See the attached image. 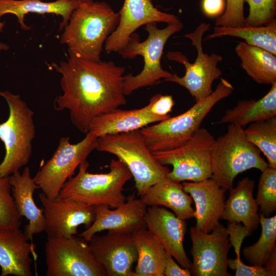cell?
<instances>
[{"mask_svg": "<svg viewBox=\"0 0 276 276\" xmlns=\"http://www.w3.org/2000/svg\"><path fill=\"white\" fill-rule=\"evenodd\" d=\"M51 66L61 75L63 94L56 97V110H67L73 124L87 133L97 117L126 103L123 92L125 68L113 61H94L69 56Z\"/></svg>", "mask_w": 276, "mask_h": 276, "instance_id": "6da1fadb", "label": "cell"}, {"mask_svg": "<svg viewBox=\"0 0 276 276\" xmlns=\"http://www.w3.org/2000/svg\"><path fill=\"white\" fill-rule=\"evenodd\" d=\"M119 20V13L105 2L80 3L63 28L60 42L67 47L69 56L99 61L103 45Z\"/></svg>", "mask_w": 276, "mask_h": 276, "instance_id": "7a4b0ae2", "label": "cell"}, {"mask_svg": "<svg viewBox=\"0 0 276 276\" xmlns=\"http://www.w3.org/2000/svg\"><path fill=\"white\" fill-rule=\"evenodd\" d=\"M234 90L228 80L221 78L211 95L196 102L185 112L140 129L146 146L151 152H154L181 146L200 128L203 120L215 105L229 96Z\"/></svg>", "mask_w": 276, "mask_h": 276, "instance_id": "3957f363", "label": "cell"}, {"mask_svg": "<svg viewBox=\"0 0 276 276\" xmlns=\"http://www.w3.org/2000/svg\"><path fill=\"white\" fill-rule=\"evenodd\" d=\"M76 175L68 179L59 192L58 197L97 206L106 205L117 208L126 200L123 187L132 177L127 166L119 159L111 160L109 171L93 174L87 171L89 163H81Z\"/></svg>", "mask_w": 276, "mask_h": 276, "instance_id": "277c9868", "label": "cell"}, {"mask_svg": "<svg viewBox=\"0 0 276 276\" xmlns=\"http://www.w3.org/2000/svg\"><path fill=\"white\" fill-rule=\"evenodd\" d=\"M96 149L116 155L127 166L140 197L170 171L155 158L139 129L100 136L97 138Z\"/></svg>", "mask_w": 276, "mask_h": 276, "instance_id": "5b68a950", "label": "cell"}, {"mask_svg": "<svg viewBox=\"0 0 276 276\" xmlns=\"http://www.w3.org/2000/svg\"><path fill=\"white\" fill-rule=\"evenodd\" d=\"M148 33L147 38L141 42L139 35L133 33L126 44L118 53L125 59H133L137 56L143 57L144 65L139 74L133 76L129 73L124 76L123 92L125 96L130 95L141 87L152 86L161 79L171 75L161 65V58L164 47L169 38L180 31L183 25L180 21L168 24L164 29H159L155 22L145 25Z\"/></svg>", "mask_w": 276, "mask_h": 276, "instance_id": "8992f818", "label": "cell"}, {"mask_svg": "<svg viewBox=\"0 0 276 276\" xmlns=\"http://www.w3.org/2000/svg\"><path fill=\"white\" fill-rule=\"evenodd\" d=\"M268 167L260 150L245 137L242 127L229 124L226 132L216 140L211 154L212 178L229 191L235 177L247 170L261 172Z\"/></svg>", "mask_w": 276, "mask_h": 276, "instance_id": "52a82bcc", "label": "cell"}, {"mask_svg": "<svg viewBox=\"0 0 276 276\" xmlns=\"http://www.w3.org/2000/svg\"><path fill=\"white\" fill-rule=\"evenodd\" d=\"M9 110L7 120L0 123V140L5 155L0 163V177L9 176L29 162L32 155V141L36 134L34 112L19 95L0 91Z\"/></svg>", "mask_w": 276, "mask_h": 276, "instance_id": "ba28073f", "label": "cell"}, {"mask_svg": "<svg viewBox=\"0 0 276 276\" xmlns=\"http://www.w3.org/2000/svg\"><path fill=\"white\" fill-rule=\"evenodd\" d=\"M210 27V24L203 22L193 32L185 35V37L191 41L197 51V57L193 63L190 62L187 56L179 51H171L167 54L169 60L183 64L186 72L182 77L172 74L164 81L175 83L186 88L195 98L196 102L212 94L214 81L222 75L218 64L222 60V57L215 53L209 55L204 53L202 49V37Z\"/></svg>", "mask_w": 276, "mask_h": 276, "instance_id": "9c48e42d", "label": "cell"}, {"mask_svg": "<svg viewBox=\"0 0 276 276\" xmlns=\"http://www.w3.org/2000/svg\"><path fill=\"white\" fill-rule=\"evenodd\" d=\"M215 141L208 130L200 128L181 146L152 153L162 165L172 166L168 178L179 182L199 181L212 176L211 154Z\"/></svg>", "mask_w": 276, "mask_h": 276, "instance_id": "30bf717a", "label": "cell"}, {"mask_svg": "<svg viewBox=\"0 0 276 276\" xmlns=\"http://www.w3.org/2000/svg\"><path fill=\"white\" fill-rule=\"evenodd\" d=\"M97 138L89 131L76 144H71L69 137L60 139L52 156L33 177L43 194L50 199L58 196L62 186L73 176L77 167L96 149Z\"/></svg>", "mask_w": 276, "mask_h": 276, "instance_id": "8fae6325", "label": "cell"}, {"mask_svg": "<svg viewBox=\"0 0 276 276\" xmlns=\"http://www.w3.org/2000/svg\"><path fill=\"white\" fill-rule=\"evenodd\" d=\"M47 276H107L82 237L48 238L45 244Z\"/></svg>", "mask_w": 276, "mask_h": 276, "instance_id": "7c38bea8", "label": "cell"}, {"mask_svg": "<svg viewBox=\"0 0 276 276\" xmlns=\"http://www.w3.org/2000/svg\"><path fill=\"white\" fill-rule=\"evenodd\" d=\"M193 276H229L228 254L231 245L226 228L220 224L209 233L190 229Z\"/></svg>", "mask_w": 276, "mask_h": 276, "instance_id": "4fadbf2b", "label": "cell"}, {"mask_svg": "<svg viewBox=\"0 0 276 276\" xmlns=\"http://www.w3.org/2000/svg\"><path fill=\"white\" fill-rule=\"evenodd\" d=\"M39 198L43 206L47 238H70L77 234L79 226L83 224L87 228L95 219V206L58 197L50 199L42 193Z\"/></svg>", "mask_w": 276, "mask_h": 276, "instance_id": "5bb4252c", "label": "cell"}, {"mask_svg": "<svg viewBox=\"0 0 276 276\" xmlns=\"http://www.w3.org/2000/svg\"><path fill=\"white\" fill-rule=\"evenodd\" d=\"M88 243L107 276H135L132 268L137 253L130 234L108 232L102 236L94 235Z\"/></svg>", "mask_w": 276, "mask_h": 276, "instance_id": "9a60e30c", "label": "cell"}, {"mask_svg": "<svg viewBox=\"0 0 276 276\" xmlns=\"http://www.w3.org/2000/svg\"><path fill=\"white\" fill-rule=\"evenodd\" d=\"M119 13V24L104 43L108 53L121 50L130 36L143 25L153 22L169 24L180 21L174 14L158 10L152 0H124Z\"/></svg>", "mask_w": 276, "mask_h": 276, "instance_id": "2e32d148", "label": "cell"}, {"mask_svg": "<svg viewBox=\"0 0 276 276\" xmlns=\"http://www.w3.org/2000/svg\"><path fill=\"white\" fill-rule=\"evenodd\" d=\"M147 205L141 199L130 195L124 203L113 210L106 205L95 206V219L91 225L79 235L87 242L96 233L108 232L131 234L146 228L144 216Z\"/></svg>", "mask_w": 276, "mask_h": 276, "instance_id": "e0dca14e", "label": "cell"}, {"mask_svg": "<svg viewBox=\"0 0 276 276\" xmlns=\"http://www.w3.org/2000/svg\"><path fill=\"white\" fill-rule=\"evenodd\" d=\"M146 228L157 240L165 251L182 267L190 269L192 262L183 246L187 231L185 220L158 205L149 206L144 216Z\"/></svg>", "mask_w": 276, "mask_h": 276, "instance_id": "ac0fdd59", "label": "cell"}, {"mask_svg": "<svg viewBox=\"0 0 276 276\" xmlns=\"http://www.w3.org/2000/svg\"><path fill=\"white\" fill-rule=\"evenodd\" d=\"M182 185L195 203V227L204 233L211 232L220 224L226 190L211 177L199 181H183Z\"/></svg>", "mask_w": 276, "mask_h": 276, "instance_id": "d6986e66", "label": "cell"}, {"mask_svg": "<svg viewBox=\"0 0 276 276\" xmlns=\"http://www.w3.org/2000/svg\"><path fill=\"white\" fill-rule=\"evenodd\" d=\"M20 229H0L1 276H32L31 255L36 260L35 245Z\"/></svg>", "mask_w": 276, "mask_h": 276, "instance_id": "ffe728a7", "label": "cell"}, {"mask_svg": "<svg viewBox=\"0 0 276 276\" xmlns=\"http://www.w3.org/2000/svg\"><path fill=\"white\" fill-rule=\"evenodd\" d=\"M9 181L17 210L21 217H25L29 221L24 233L27 239L33 243V235L45 229L43 209L37 207L33 196L35 190L39 187L31 177L28 167H26L21 173L18 171L9 176Z\"/></svg>", "mask_w": 276, "mask_h": 276, "instance_id": "44dd1931", "label": "cell"}, {"mask_svg": "<svg viewBox=\"0 0 276 276\" xmlns=\"http://www.w3.org/2000/svg\"><path fill=\"white\" fill-rule=\"evenodd\" d=\"M149 102L135 109H116L96 117L91 122L89 131L97 137L105 135L140 129L149 124L166 119L156 116L150 111Z\"/></svg>", "mask_w": 276, "mask_h": 276, "instance_id": "7402d4cb", "label": "cell"}, {"mask_svg": "<svg viewBox=\"0 0 276 276\" xmlns=\"http://www.w3.org/2000/svg\"><path fill=\"white\" fill-rule=\"evenodd\" d=\"M255 181L245 177L239 181L235 188L229 192L220 219L229 222L243 223L252 232L260 224L258 205L253 196Z\"/></svg>", "mask_w": 276, "mask_h": 276, "instance_id": "603a6c76", "label": "cell"}, {"mask_svg": "<svg viewBox=\"0 0 276 276\" xmlns=\"http://www.w3.org/2000/svg\"><path fill=\"white\" fill-rule=\"evenodd\" d=\"M78 6L79 3L75 0H56L49 2L42 0H0V32L3 31L5 26V23L1 21V18L7 14L15 15L22 30H30V27L24 22L25 15L29 13L61 16L62 21L59 25L61 30L67 25L72 13Z\"/></svg>", "mask_w": 276, "mask_h": 276, "instance_id": "cb8c5ba5", "label": "cell"}, {"mask_svg": "<svg viewBox=\"0 0 276 276\" xmlns=\"http://www.w3.org/2000/svg\"><path fill=\"white\" fill-rule=\"evenodd\" d=\"M140 198L147 206H164L181 219L195 217L191 196L185 191L182 183L166 176L150 187Z\"/></svg>", "mask_w": 276, "mask_h": 276, "instance_id": "d4e9b609", "label": "cell"}, {"mask_svg": "<svg viewBox=\"0 0 276 276\" xmlns=\"http://www.w3.org/2000/svg\"><path fill=\"white\" fill-rule=\"evenodd\" d=\"M258 100H241L227 110L216 124H232L243 127L251 123L276 116V82Z\"/></svg>", "mask_w": 276, "mask_h": 276, "instance_id": "484cf974", "label": "cell"}, {"mask_svg": "<svg viewBox=\"0 0 276 276\" xmlns=\"http://www.w3.org/2000/svg\"><path fill=\"white\" fill-rule=\"evenodd\" d=\"M131 235L137 253L135 276H165L166 252L157 240L147 228Z\"/></svg>", "mask_w": 276, "mask_h": 276, "instance_id": "4316f807", "label": "cell"}, {"mask_svg": "<svg viewBox=\"0 0 276 276\" xmlns=\"http://www.w3.org/2000/svg\"><path fill=\"white\" fill-rule=\"evenodd\" d=\"M235 51L241 67L254 81L267 85L276 82L275 55L245 42H239Z\"/></svg>", "mask_w": 276, "mask_h": 276, "instance_id": "83f0119b", "label": "cell"}, {"mask_svg": "<svg viewBox=\"0 0 276 276\" xmlns=\"http://www.w3.org/2000/svg\"><path fill=\"white\" fill-rule=\"evenodd\" d=\"M223 36L243 39L247 44L263 49L276 56V19L261 26H215L213 32L206 36L204 40Z\"/></svg>", "mask_w": 276, "mask_h": 276, "instance_id": "f1b7e54d", "label": "cell"}, {"mask_svg": "<svg viewBox=\"0 0 276 276\" xmlns=\"http://www.w3.org/2000/svg\"><path fill=\"white\" fill-rule=\"evenodd\" d=\"M243 131L246 139L266 156L268 166L276 168V116L251 123Z\"/></svg>", "mask_w": 276, "mask_h": 276, "instance_id": "f546056e", "label": "cell"}, {"mask_svg": "<svg viewBox=\"0 0 276 276\" xmlns=\"http://www.w3.org/2000/svg\"><path fill=\"white\" fill-rule=\"evenodd\" d=\"M261 234L256 243L242 250L245 259L251 265L264 266L272 251L276 248V216L265 217L261 214Z\"/></svg>", "mask_w": 276, "mask_h": 276, "instance_id": "4dcf8cb0", "label": "cell"}, {"mask_svg": "<svg viewBox=\"0 0 276 276\" xmlns=\"http://www.w3.org/2000/svg\"><path fill=\"white\" fill-rule=\"evenodd\" d=\"M21 217L12 195L9 176L0 177V229H19Z\"/></svg>", "mask_w": 276, "mask_h": 276, "instance_id": "1f68e13d", "label": "cell"}, {"mask_svg": "<svg viewBox=\"0 0 276 276\" xmlns=\"http://www.w3.org/2000/svg\"><path fill=\"white\" fill-rule=\"evenodd\" d=\"M256 203L260 207V214L265 217L276 210V168L268 167L260 176Z\"/></svg>", "mask_w": 276, "mask_h": 276, "instance_id": "d6a6232c", "label": "cell"}, {"mask_svg": "<svg viewBox=\"0 0 276 276\" xmlns=\"http://www.w3.org/2000/svg\"><path fill=\"white\" fill-rule=\"evenodd\" d=\"M245 2L249 7L245 26L266 25L275 19L276 0H245Z\"/></svg>", "mask_w": 276, "mask_h": 276, "instance_id": "836d02e7", "label": "cell"}, {"mask_svg": "<svg viewBox=\"0 0 276 276\" xmlns=\"http://www.w3.org/2000/svg\"><path fill=\"white\" fill-rule=\"evenodd\" d=\"M245 0H225V9L221 16L217 17L215 26L239 27L245 26L244 14Z\"/></svg>", "mask_w": 276, "mask_h": 276, "instance_id": "e575fe53", "label": "cell"}, {"mask_svg": "<svg viewBox=\"0 0 276 276\" xmlns=\"http://www.w3.org/2000/svg\"><path fill=\"white\" fill-rule=\"evenodd\" d=\"M227 267L235 270L236 276H275L276 271L263 266H248L241 259H228Z\"/></svg>", "mask_w": 276, "mask_h": 276, "instance_id": "d590c367", "label": "cell"}, {"mask_svg": "<svg viewBox=\"0 0 276 276\" xmlns=\"http://www.w3.org/2000/svg\"><path fill=\"white\" fill-rule=\"evenodd\" d=\"M228 240L234 248L237 259H241V248L243 240L251 235L252 232L243 225L235 222H229L226 227Z\"/></svg>", "mask_w": 276, "mask_h": 276, "instance_id": "8d00e7d4", "label": "cell"}, {"mask_svg": "<svg viewBox=\"0 0 276 276\" xmlns=\"http://www.w3.org/2000/svg\"><path fill=\"white\" fill-rule=\"evenodd\" d=\"M149 102L151 112L157 116L167 119L172 111L175 102L171 95H163L159 94L152 96Z\"/></svg>", "mask_w": 276, "mask_h": 276, "instance_id": "74e56055", "label": "cell"}, {"mask_svg": "<svg viewBox=\"0 0 276 276\" xmlns=\"http://www.w3.org/2000/svg\"><path fill=\"white\" fill-rule=\"evenodd\" d=\"M225 6V0L201 1L202 11L209 17H219L224 13Z\"/></svg>", "mask_w": 276, "mask_h": 276, "instance_id": "f35d334b", "label": "cell"}, {"mask_svg": "<svg viewBox=\"0 0 276 276\" xmlns=\"http://www.w3.org/2000/svg\"><path fill=\"white\" fill-rule=\"evenodd\" d=\"M166 263L164 268V275L166 276H191L190 269L182 267L178 265L173 258L166 252Z\"/></svg>", "mask_w": 276, "mask_h": 276, "instance_id": "ab89813d", "label": "cell"}, {"mask_svg": "<svg viewBox=\"0 0 276 276\" xmlns=\"http://www.w3.org/2000/svg\"><path fill=\"white\" fill-rule=\"evenodd\" d=\"M264 266L276 271V248L270 253Z\"/></svg>", "mask_w": 276, "mask_h": 276, "instance_id": "60d3db41", "label": "cell"}, {"mask_svg": "<svg viewBox=\"0 0 276 276\" xmlns=\"http://www.w3.org/2000/svg\"><path fill=\"white\" fill-rule=\"evenodd\" d=\"M9 48L10 47L7 44L0 42V55L3 51H7Z\"/></svg>", "mask_w": 276, "mask_h": 276, "instance_id": "b9f144b4", "label": "cell"}, {"mask_svg": "<svg viewBox=\"0 0 276 276\" xmlns=\"http://www.w3.org/2000/svg\"><path fill=\"white\" fill-rule=\"evenodd\" d=\"M77 2H78L79 3H85V2H90L93 1V0H75Z\"/></svg>", "mask_w": 276, "mask_h": 276, "instance_id": "7bdbcfd3", "label": "cell"}]
</instances>
